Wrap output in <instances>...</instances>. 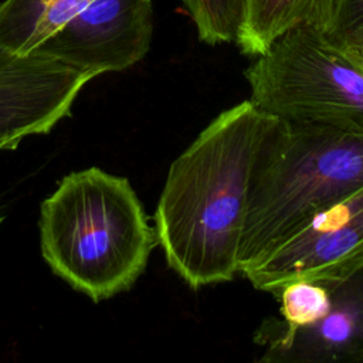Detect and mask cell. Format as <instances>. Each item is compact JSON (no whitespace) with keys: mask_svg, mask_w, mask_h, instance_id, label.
Wrapping results in <instances>:
<instances>
[{"mask_svg":"<svg viewBox=\"0 0 363 363\" xmlns=\"http://www.w3.org/2000/svg\"><path fill=\"white\" fill-rule=\"evenodd\" d=\"M278 123L242 101L218 113L170 164L155 231L167 265L190 288L240 274L257 169Z\"/></svg>","mask_w":363,"mask_h":363,"instance_id":"6da1fadb","label":"cell"},{"mask_svg":"<svg viewBox=\"0 0 363 363\" xmlns=\"http://www.w3.org/2000/svg\"><path fill=\"white\" fill-rule=\"evenodd\" d=\"M38 227L50 269L95 303L130 289L157 245L129 180L99 167L64 176L41 203Z\"/></svg>","mask_w":363,"mask_h":363,"instance_id":"7a4b0ae2","label":"cell"},{"mask_svg":"<svg viewBox=\"0 0 363 363\" xmlns=\"http://www.w3.org/2000/svg\"><path fill=\"white\" fill-rule=\"evenodd\" d=\"M363 186V132L279 121L257 169L241 271L320 210Z\"/></svg>","mask_w":363,"mask_h":363,"instance_id":"3957f363","label":"cell"},{"mask_svg":"<svg viewBox=\"0 0 363 363\" xmlns=\"http://www.w3.org/2000/svg\"><path fill=\"white\" fill-rule=\"evenodd\" d=\"M244 77L250 101L279 121L363 132V69L313 26L282 34Z\"/></svg>","mask_w":363,"mask_h":363,"instance_id":"277c9868","label":"cell"},{"mask_svg":"<svg viewBox=\"0 0 363 363\" xmlns=\"http://www.w3.org/2000/svg\"><path fill=\"white\" fill-rule=\"evenodd\" d=\"M363 265V186L312 216L242 271L255 289L329 279Z\"/></svg>","mask_w":363,"mask_h":363,"instance_id":"5b68a950","label":"cell"},{"mask_svg":"<svg viewBox=\"0 0 363 363\" xmlns=\"http://www.w3.org/2000/svg\"><path fill=\"white\" fill-rule=\"evenodd\" d=\"M152 37V0H92L35 52L95 78L139 62Z\"/></svg>","mask_w":363,"mask_h":363,"instance_id":"8992f818","label":"cell"},{"mask_svg":"<svg viewBox=\"0 0 363 363\" xmlns=\"http://www.w3.org/2000/svg\"><path fill=\"white\" fill-rule=\"evenodd\" d=\"M329 312L316 323L284 335H259L262 362H363V265L325 279Z\"/></svg>","mask_w":363,"mask_h":363,"instance_id":"52a82bcc","label":"cell"},{"mask_svg":"<svg viewBox=\"0 0 363 363\" xmlns=\"http://www.w3.org/2000/svg\"><path fill=\"white\" fill-rule=\"evenodd\" d=\"M332 11L333 0H245L235 44L242 54L255 58L301 24L313 26L326 34Z\"/></svg>","mask_w":363,"mask_h":363,"instance_id":"ba28073f","label":"cell"},{"mask_svg":"<svg viewBox=\"0 0 363 363\" xmlns=\"http://www.w3.org/2000/svg\"><path fill=\"white\" fill-rule=\"evenodd\" d=\"M92 0H4L0 3V51L28 55Z\"/></svg>","mask_w":363,"mask_h":363,"instance_id":"9c48e42d","label":"cell"},{"mask_svg":"<svg viewBox=\"0 0 363 363\" xmlns=\"http://www.w3.org/2000/svg\"><path fill=\"white\" fill-rule=\"evenodd\" d=\"M279 318H268L258 328L259 335H284L320 320L330 308V288L325 279H296L281 286Z\"/></svg>","mask_w":363,"mask_h":363,"instance_id":"30bf717a","label":"cell"},{"mask_svg":"<svg viewBox=\"0 0 363 363\" xmlns=\"http://www.w3.org/2000/svg\"><path fill=\"white\" fill-rule=\"evenodd\" d=\"M199 38L208 44L235 43L245 0H182Z\"/></svg>","mask_w":363,"mask_h":363,"instance_id":"8fae6325","label":"cell"},{"mask_svg":"<svg viewBox=\"0 0 363 363\" xmlns=\"http://www.w3.org/2000/svg\"><path fill=\"white\" fill-rule=\"evenodd\" d=\"M363 24V0H333L330 26L326 35L336 40Z\"/></svg>","mask_w":363,"mask_h":363,"instance_id":"7c38bea8","label":"cell"},{"mask_svg":"<svg viewBox=\"0 0 363 363\" xmlns=\"http://www.w3.org/2000/svg\"><path fill=\"white\" fill-rule=\"evenodd\" d=\"M332 41L363 69V24Z\"/></svg>","mask_w":363,"mask_h":363,"instance_id":"4fadbf2b","label":"cell"},{"mask_svg":"<svg viewBox=\"0 0 363 363\" xmlns=\"http://www.w3.org/2000/svg\"><path fill=\"white\" fill-rule=\"evenodd\" d=\"M16 146L9 143V142H4V140H0V152L1 150H14Z\"/></svg>","mask_w":363,"mask_h":363,"instance_id":"5bb4252c","label":"cell"},{"mask_svg":"<svg viewBox=\"0 0 363 363\" xmlns=\"http://www.w3.org/2000/svg\"><path fill=\"white\" fill-rule=\"evenodd\" d=\"M1 221H3V217H1V216H0V224H1Z\"/></svg>","mask_w":363,"mask_h":363,"instance_id":"9a60e30c","label":"cell"}]
</instances>
